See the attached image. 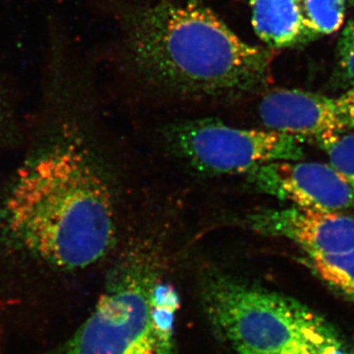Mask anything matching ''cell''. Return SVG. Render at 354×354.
<instances>
[{
	"mask_svg": "<svg viewBox=\"0 0 354 354\" xmlns=\"http://www.w3.org/2000/svg\"><path fill=\"white\" fill-rule=\"evenodd\" d=\"M18 167L0 197V250L58 272L88 269L116 242L115 200L83 133L62 125Z\"/></svg>",
	"mask_w": 354,
	"mask_h": 354,
	"instance_id": "cell-1",
	"label": "cell"
},
{
	"mask_svg": "<svg viewBox=\"0 0 354 354\" xmlns=\"http://www.w3.org/2000/svg\"><path fill=\"white\" fill-rule=\"evenodd\" d=\"M118 64L146 92L174 101L227 102L265 91L271 48L246 43L197 1L116 4Z\"/></svg>",
	"mask_w": 354,
	"mask_h": 354,
	"instance_id": "cell-2",
	"label": "cell"
},
{
	"mask_svg": "<svg viewBox=\"0 0 354 354\" xmlns=\"http://www.w3.org/2000/svg\"><path fill=\"white\" fill-rule=\"evenodd\" d=\"M158 244L133 242L109 272L94 311L55 354H177L179 298Z\"/></svg>",
	"mask_w": 354,
	"mask_h": 354,
	"instance_id": "cell-3",
	"label": "cell"
},
{
	"mask_svg": "<svg viewBox=\"0 0 354 354\" xmlns=\"http://www.w3.org/2000/svg\"><path fill=\"white\" fill-rule=\"evenodd\" d=\"M200 295L209 323L236 354H354L334 324L285 293L211 272Z\"/></svg>",
	"mask_w": 354,
	"mask_h": 354,
	"instance_id": "cell-4",
	"label": "cell"
},
{
	"mask_svg": "<svg viewBox=\"0 0 354 354\" xmlns=\"http://www.w3.org/2000/svg\"><path fill=\"white\" fill-rule=\"evenodd\" d=\"M165 140L174 157L205 176L248 174L257 167L304 157L305 140L274 130L246 129L215 118L178 121Z\"/></svg>",
	"mask_w": 354,
	"mask_h": 354,
	"instance_id": "cell-5",
	"label": "cell"
},
{
	"mask_svg": "<svg viewBox=\"0 0 354 354\" xmlns=\"http://www.w3.org/2000/svg\"><path fill=\"white\" fill-rule=\"evenodd\" d=\"M253 189L291 206L344 213L354 209V191L330 165L281 160L247 174Z\"/></svg>",
	"mask_w": 354,
	"mask_h": 354,
	"instance_id": "cell-6",
	"label": "cell"
},
{
	"mask_svg": "<svg viewBox=\"0 0 354 354\" xmlns=\"http://www.w3.org/2000/svg\"><path fill=\"white\" fill-rule=\"evenodd\" d=\"M249 228L265 236L288 239L304 253L334 254L354 248V218L344 213L290 206L255 212Z\"/></svg>",
	"mask_w": 354,
	"mask_h": 354,
	"instance_id": "cell-7",
	"label": "cell"
},
{
	"mask_svg": "<svg viewBox=\"0 0 354 354\" xmlns=\"http://www.w3.org/2000/svg\"><path fill=\"white\" fill-rule=\"evenodd\" d=\"M257 113L267 129L317 144L351 129L337 99L297 88L264 91Z\"/></svg>",
	"mask_w": 354,
	"mask_h": 354,
	"instance_id": "cell-8",
	"label": "cell"
},
{
	"mask_svg": "<svg viewBox=\"0 0 354 354\" xmlns=\"http://www.w3.org/2000/svg\"><path fill=\"white\" fill-rule=\"evenodd\" d=\"M254 32L269 48H295L310 41L301 0H251Z\"/></svg>",
	"mask_w": 354,
	"mask_h": 354,
	"instance_id": "cell-9",
	"label": "cell"
},
{
	"mask_svg": "<svg viewBox=\"0 0 354 354\" xmlns=\"http://www.w3.org/2000/svg\"><path fill=\"white\" fill-rule=\"evenodd\" d=\"M300 261L330 290L354 304V248L334 254L304 253Z\"/></svg>",
	"mask_w": 354,
	"mask_h": 354,
	"instance_id": "cell-10",
	"label": "cell"
},
{
	"mask_svg": "<svg viewBox=\"0 0 354 354\" xmlns=\"http://www.w3.org/2000/svg\"><path fill=\"white\" fill-rule=\"evenodd\" d=\"M301 8L310 39L334 34L344 24L346 0H301Z\"/></svg>",
	"mask_w": 354,
	"mask_h": 354,
	"instance_id": "cell-11",
	"label": "cell"
},
{
	"mask_svg": "<svg viewBox=\"0 0 354 354\" xmlns=\"http://www.w3.org/2000/svg\"><path fill=\"white\" fill-rule=\"evenodd\" d=\"M319 147L329 158V165L354 191V133L335 135L319 142Z\"/></svg>",
	"mask_w": 354,
	"mask_h": 354,
	"instance_id": "cell-12",
	"label": "cell"
},
{
	"mask_svg": "<svg viewBox=\"0 0 354 354\" xmlns=\"http://www.w3.org/2000/svg\"><path fill=\"white\" fill-rule=\"evenodd\" d=\"M337 64L342 77L354 82V19L348 23L339 37Z\"/></svg>",
	"mask_w": 354,
	"mask_h": 354,
	"instance_id": "cell-13",
	"label": "cell"
},
{
	"mask_svg": "<svg viewBox=\"0 0 354 354\" xmlns=\"http://www.w3.org/2000/svg\"><path fill=\"white\" fill-rule=\"evenodd\" d=\"M337 100L349 127L354 128V86Z\"/></svg>",
	"mask_w": 354,
	"mask_h": 354,
	"instance_id": "cell-14",
	"label": "cell"
},
{
	"mask_svg": "<svg viewBox=\"0 0 354 354\" xmlns=\"http://www.w3.org/2000/svg\"><path fill=\"white\" fill-rule=\"evenodd\" d=\"M0 115H1V101H0Z\"/></svg>",
	"mask_w": 354,
	"mask_h": 354,
	"instance_id": "cell-15",
	"label": "cell"
},
{
	"mask_svg": "<svg viewBox=\"0 0 354 354\" xmlns=\"http://www.w3.org/2000/svg\"><path fill=\"white\" fill-rule=\"evenodd\" d=\"M0 354H1V353H0Z\"/></svg>",
	"mask_w": 354,
	"mask_h": 354,
	"instance_id": "cell-16",
	"label": "cell"
}]
</instances>
